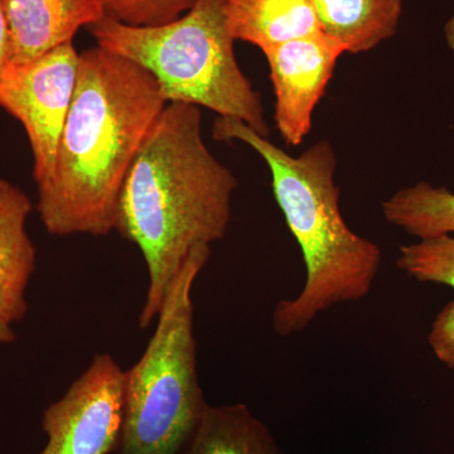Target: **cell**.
I'll return each instance as SVG.
<instances>
[{
  "instance_id": "6da1fadb",
  "label": "cell",
  "mask_w": 454,
  "mask_h": 454,
  "mask_svg": "<svg viewBox=\"0 0 454 454\" xmlns=\"http://www.w3.org/2000/svg\"><path fill=\"white\" fill-rule=\"evenodd\" d=\"M167 104L136 62L98 46L80 53L55 167L37 186L35 208L49 234L100 238L115 230L122 184Z\"/></svg>"
},
{
  "instance_id": "7a4b0ae2",
  "label": "cell",
  "mask_w": 454,
  "mask_h": 454,
  "mask_svg": "<svg viewBox=\"0 0 454 454\" xmlns=\"http://www.w3.org/2000/svg\"><path fill=\"white\" fill-rule=\"evenodd\" d=\"M236 188L234 172L206 145L201 107L167 104L122 184L114 230L138 247L148 270L142 330L191 252L225 238Z\"/></svg>"
},
{
  "instance_id": "3957f363",
  "label": "cell",
  "mask_w": 454,
  "mask_h": 454,
  "mask_svg": "<svg viewBox=\"0 0 454 454\" xmlns=\"http://www.w3.org/2000/svg\"><path fill=\"white\" fill-rule=\"evenodd\" d=\"M212 133L219 142L244 143L267 163L274 197L301 247L306 282L295 297L278 301L274 333H303L333 307L365 300L380 273L382 252L343 219L333 145L319 140L291 155L244 121L225 116L216 119Z\"/></svg>"
},
{
  "instance_id": "277c9868",
  "label": "cell",
  "mask_w": 454,
  "mask_h": 454,
  "mask_svg": "<svg viewBox=\"0 0 454 454\" xmlns=\"http://www.w3.org/2000/svg\"><path fill=\"white\" fill-rule=\"evenodd\" d=\"M226 5L227 0H197L164 25L129 26L106 16L88 29L97 46L145 68L167 103L205 107L269 137L262 97L236 59Z\"/></svg>"
},
{
  "instance_id": "5b68a950",
  "label": "cell",
  "mask_w": 454,
  "mask_h": 454,
  "mask_svg": "<svg viewBox=\"0 0 454 454\" xmlns=\"http://www.w3.org/2000/svg\"><path fill=\"white\" fill-rule=\"evenodd\" d=\"M211 247L200 245L179 269L138 363L125 372L124 418L116 454H184L208 403L197 372L192 291Z\"/></svg>"
},
{
  "instance_id": "8992f818",
  "label": "cell",
  "mask_w": 454,
  "mask_h": 454,
  "mask_svg": "<svg viewBox=\"0 0 454 454\" xmlns=\"http://www.w3.org/2000/svg\"><path fill=\"white\" fill-rule=\"evenodd\" d=\"M80 53L73 42L31 61L9 62L0 71V107L22 122L33 154V178L52 175L57 148L70 112Z\"/></svg>"
},
{
  "instance_id": "52a82bcc",
  "label": "cell",
  "mask_w": 454,
  "mask_h": 454,
  "mask_svg": "<svg viewBox=\"0 0 454 454\" xmlns=\"http://www.w3.org/2000/svg\"><path fill=\"white\" fill-rule=\"evenodd\" d=\"M125 370L98 354L61 399L47 406L40 454H116L124 418Z\"/></svg>"
},
{
  "instance_id": "ba28073f",
  "label": "cell",
  "mask_w": 454,
  "mask_h": 454,
  "mask_svg": "<svg viewBox=\"0 0 454 454\" xmlns=\"http://www.w3.org/2000/svg\"><path fill=\"white\" fill-rule=\"evenodd\" d=\"M276 95L277 129L289 146L310 133L313 115L345 47L324 31L265 50Z\"/></svg>"
},
{
  "instance_id": "9c48e42d",
  "label": "cell",
  "mask_w": 454,
  "mask_h": 454,
  "mask_svg": "<svg viewBox=\"0 0 454 454\" xmlns=\"http://www.w3.org/2000/svg\"><path fill=\"white\" fill-rule=\"evenodd\" d=\"M32 211L29 197L0 179V345L17 340L14 325L28 312L26 293L37 262V250L27 231Z\"/></svg>"
},
{
  "instance_id": "30bf717a",
  "label": "cell",
  "mask_w": 454,
  "mask_h": 454,
  "mask_svg": "<svg viewBox=\"0 0 454 454\" xmlns=\"http://www.w3.org/2000/svg\"><path fill=\"white\" fill-rule=\"evenodd\" d=\"M11 35V62L31 61L73 42L106 17L103 0H0Z\"/></svg>"
},
{
  "instance_id": "8fae6325",
  "label": "cell",
  "mask_w": 454,
  "mask_h": 454,
  "mask_svg": "<svg viewBox=\"0 0 454 454\" xmlns=\"http://www.w3.org/2000/svg\"><path fill=\"white\" fill-rule=\"evenodd\" d=\"M227 26L236 41L262 52L322 32L310 0H227Z\"/></svg>"
},
{
  "instance_id": "7c38bea8",
  "label": "cell",
  "mask_w": 454,
  "mask_h": 454,
  "mask_svg": "<svg viewBox=\"0 0 454 454\" xmlns=\"http://www.w3.org/2000/svg\"><path fill=\"white\" fill-rule=\"evenodd\" d=\"M322 31L346 53L369 52L396 35L403 0H310Z\"/></svg>"
},
{
  "instance_id": "4fadbf2b",
  "label": "cell",
  "mask_w": 454,
  "mask_h": 454,
  "mask_svg": "<svg viewBox=\"0 0 454 454\" xmlns=\"http://www.w3.org/2000/svg\"><path fill=\"white\" fill-rule=\"evenodd\" d=\"M184 454H284L244 404L207 405Z\"/></svg>"
},
{
  "instance_id": "5bb4252c",
  "label": "cell",
  "mask_w": 454,
  "mask_h": 454,
  "mask_svg": "<svg viewBox=\"0 0 454 454\" xmlns=\"http://www.w3.org/2000/svg\"><path fill=\"white\" fill-rule=\"evenodd\" d=\"M382 216L420 239L454 235V192L422 181L397 191L381 205Z\"/></svg>"
},
{
  "instance_id": "9a60e30c",
  "label": "cell",
  "mask_w": 454,
  "mask_h": 454,
  "mask_svg": "<svg viewBox=\"0 0 454 454\" xmlns=\"http://www.w3.org/2000/svg\"><path fill=\"white\" fill-rule=\"evenodd\" d=\"M396 265L417 282L441 284L454 289V235L420 239L403 245Z\"/></svg>"
},
{
  "instance_id": "2e32d148",
  "label": "cell",
  "mask_w": 454,
  "mask_h": 454,
  "mask_svg": "<svg viewBox=\"0 0 454 454\" xmlns=\"http://www.w3.org/2000/svg\"><path fill=\"white\" fill-rule=\"evenodd\" d=\"M197 0H103L106 16L129 26H160L177 20Z\"/></svg>"
},
{
  "instance_id": "e0dca14e",
  "label": "cell",
  "mask_w": 454,
  "mask_h": 454,
  "mask_svg": "<svg viewBox=\"0 0 454 454\" xmlns=\"http://www.w3.org/2000/svg\"><path fill=\"white\" fill-rule=\"evenodd\" d=\"M428 342L434 356L454 372V300L435 317Z\"/></svg>"
},
{
  "instance_id": "ac0fdd59",
  "label": "cell",
  "mask_w": 454,
  "mask_h": 454,
  "mask_svg": "<svg viewBox=\"0 0 454 454\" xmlns=\"http://www.w3.org/2000/svg\"><path fill=\"white\" fill-rule=\"evenodd\" d=\"M9 62H11V35H9L7 17L0 2V71Z\"/></svg>"
},
{
  "instance_id": "d6986e66",
  "label": "cell",
  "mask_w": 454,
  "mask_h": 454,
  "mask_svg": "<svg viewBox=\"0 0 454 454\" xmlns=\"http://www.w3.org/2000/svg\"><path fill=\"white\" fill-rule=\"evenodd\" d=\"M444 40H446L448 49L454 53V12L452 17L444 25Z\"/></svg>"
}]
</instances>
